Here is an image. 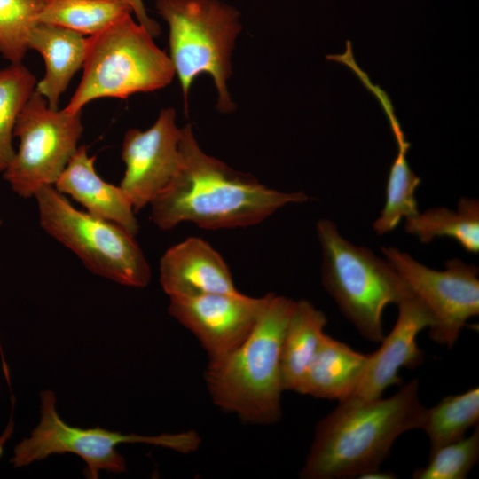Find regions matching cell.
Returning a JSON list of instances; mask_svg holds the SVG:
<instances>
[{"label":"cell","instance_id":"obj_1","mask_svg":"<svg viewBox=\"0 0 479 479\" xmlns=\"http://www.w3.org/2000/svg\"><path fill=\"white\" fill-rule=\"evenodd\" d=\"M181 164L170 184L151 202L150 218L161 230L190 222L216 230L257 224L278 209L302 203L303 192L269 188L200 147L190 124L181 128Z\"/></svg>","mask_w":479,"mask_h":479},{"label":"cell","instance_id":"obj_2","mask_svg":"<svg viewBox=\"0 0 479 479\" xmlns=\"http://www.w3.org/2000/svg\"><path fill=\"white\" fill-rule=\"evenodd\" d=\"M413 379L393 396L371 401L346 399L317 425L299 476L344 479L379 469L397 438L421 428L426 407Z\"/></svg>","mask_w":479,"mask_h":479},{"label":"cell","instance_id":"obj_3","mask_svg":"<svg viewBox=\"0 0 479 479\" xmlns=\"http://www.w3.org/2000/svg\"><path fill=\"white\" fill-rule=\"evenodd\" d=\"M294 303L269 293L247 339L224 358L208 362L204 379L216 406L251 424L270 425L281 419V344Z\"/></svg>","mask_w":479,"mask_h":479},{"label":"cell","instance_id":"obj_4","mask_svg":"<svg viewBox=\"0 0 479 479\" xmlns=\"http://www.w3.org/2000/svg\"><path fill=\"white\" fill-rule=\"evenodd\" d=\"M316 232L325 289L361 336L381 342L385 308L397 305L412 290L387 259L343 238L332 221L318 220Z\"/></svg>","mask_w":479,"mask_h":479},{"label":"cell","instance_id":"obj_5","mask_svg":"<svg viewBox=\"0 0 479 479\" xmlns=\"http://www.w3.org/2000/svg\"><path fill=\"white\" fill-rule=\"evenodd\" d=\"M80 83L65 107L71 113L102 98H126L166 87L176 73L153 37L130 13L102 32L88 37Z\"/></svg>","mask_w":479,"mask_h":479},{"label":"cell","instance_id":"obj_6","mask_svg":"<svg viewBox=\"0 0 479 479\" xmlns=\"http://www.w3.org/2000/svg\"><path fill=\"white\" fill-rule=\"evenodd\" d=\"M156 9L169 26L170 60L178 77L187 112L192 84L209 75L217 90V108L233 110L227 81L231 55L241 25L239 12L218 0H156Z\"/></svg>","mask_w":479,"mask_h":479},{"label":"cell","instance_id":"obj_7","mask_svg":"<svg viewBox=\"0 0 479 479\" xmlns=\"http://www.w3.org/2000/svg\"><path fill=\"white\" fill-rule=\"evenodd\" d=\"M34 198L43 230L91 272L127 287L142 288L149 284L150 265L134 235L75 208L53 185L43 186Z\"/></svg>","mask_w":479,"mask_h":479},{"label":"cell","instance_id":"obj_8","mask_svg":"<svg viewBox=\"0 0 479 479\" xmlns=\"http://www.w3.org/2000/svg\"><path fill=\"white\" fill-rule=\"evenodd\" d=\"M40 397L39 423L29 436L14 447L10 459L14 467L27 466L53 454L73 453L86 463V475L96 479L101 470L111 473L126 471L125 459L116 450L119 444H148L187 454L195 452L201 443L199 434L193 430L142 436L122 434L99 427H73L59 415L53 391L44 390Z\"/></svg>","mask_w":479,"mask_h":479},{"label":"cell","instance_id":"obj_9","mask_svg":"<svg viewBox=\"0 0 479 479\" xmlns=\"http://www.w3.org/2000/svg\"><path fill=\"white\" fill-rule=\"evenodd\" d=\"M81 114L51 109L43 97L33 92L14 127L19 148L3 172L14 193L34 198L43 186H54L78 148L83 131Z\"/></svg>","mask_w":479,"mask_h":479},{"label":"cell","instance_id":"obj_10","mask_svg":"<svg viewBox=\"0 0 479 479\" xmlns=\"http://www.w3.org/2000/svg\"><path fill=\"white\" fill-rule=\"evenodd\" d=\"M381 250L430 311L431 340L451 349L467 320L479 314L478 267L454 258L444 263V270L436 271L397 247Z\"/></svg>","mask_w":479,"mask_h":479},{"label":"cell","instance_id":"obj_11","mask_svg":"<svg viewBox=\"0 0 479 479\" xmlns=\"http://www.w3.org/2000/svg\"><path fill=\"white\" fill-rule=\"evenodd\" d=\"M180 137L173 108L162 109L149 129H130L125 133L122 146L125 171L120 186L136 213L150 205L177 174Z\"/></svg>","mask_w":479,"mask_h":479},{"label":"cell","instance_id":"obj_12","mask_svg":"<svg viewBox=\"0 0 479 479\" xmlns=\"http://www.w3.org/2000/svg\"><path fill=\"white\" fill-rule=\"evenodd\" d=\"M268 296L251 297L238 292L169 298L168 311L198 339L209 362H216L247 339Z\"/></svg>","mask_w":479,"mask_h":479},{"label":"cell","instance_id":"obj_13","mask_svg":"<svg viewBox=\"0 0 479 479\" xmlns=\"http://www.w3.org/2000/svg\"><path fill=\"white\" fill-rule=\"evenodd\" d=\"M397 306L398 315L392 330L384 335L381 347L369 354L360 382L347 399H378L389 387L401 384L402 367L414 369L424 361V353L418 347L416 338L423 329L434 326V318L413 293Z\"/></svg>","mask_w":479,"mask_h":479},{"label":"cell","instance_id":"obj_14","mask_svg":"<svg viewBox=\"0 0 479 479\" xmlns=\"http://www.w3.org/2000/svg\"><path fill=\"white\" fill-rule=\"evenodd\" d=\"M160 283L169 298L240 292L221 255L206 240L189 237L170 247L159 266Z\"/></svg>","mask_w":479,"mask_h":479},{"label":"cell","instance_id":"obj_15","mask_svg":"<svg viewBox=\"0 0 479 479\" xmlns=\"http://www.w3.org/2000/svg\"><path fill=\"white\" fill-rule=\"evenodd\" d=\"M95 159L85 145L78 146L54 187L83 206L88 213L116 224L136 236L139 224L130 200L120 185L99 177Z\"/></svg>","mask_w":479,"mask_h":479},{"label":"cell","instance_id":"obj_16","mask_svg":"<svg viewBox=\"0 0 479 479\" xmlns=\"http://www.w3.org/2000/svg\"><path fill=\"white\" fill-rule=\"evenodd\" d=\"M28 48L39 52L45 73L35 90L43 97L51 109L59 108L61 95L85 62L88 38L71 29L38 22L33 28Z\"/></svg>","mask_w":479,"mask_h":479},{"label":"cell","instance_id":"obj_17","mask_svg":"<svg viewBox=\"0 0 479 479\" xmlns=\"http://www.w3.org/2000/svg\"><path fill=\"white\" fill-rule=\"evenodd\" d=\"M369 354L325 334L298 393L342 402L357 388Z\"/></svg>","mask_w":479,"mask_h":479},{"label":"cell","instance_id":"obj_18","mask_svg":"<svg viewBox=\"0 0 479 479\" xmlns=\"http://www.w3.org/2000/svg\"><path fill=\"white\" fill-rule=\"evenodd\" d=\"M327 318L307 300L295 301L281 344L284 391H299L307 370L326 334Z\"/></svg>","mask_w":479,"mask_h":479},{"label":"cell","instance_id":"obj_19","mask_svg":"<svg viewBox=\"0 0 479 479\" xmlns=\"http://www.w3.org/2000/svg\"><path fill=\"white\" fill-rule=\"evenodd\" d=\"M404 229L422 243H429L439 237H448L456 240L467 252L478 254V200L461 197L456 210L439 207L419 212L405 219Z\"/></svg>","mask_w":479,"mask_h":479},{"label":"cell","instance_id":"obj_20","mask_svg":"<svg viewBox=\"0 0 479 479\" xmlns=\"http://www.w3.org/2000/svg\"><path fill=\"white\" fill-rule=\"evenodd\" d=\"M131 12L124 0H48L37 20L91 36Z\"/></svg>","mask_w":479,"mask_h":479},{"label":"cell","instance_id":"obj_21","mask_svg":"<svg viewBox=\"0 0 479 479\" xmlns=\"http://www.w3.org/2000/svg\"><path fill=\"white\" fill-rule=\"evenodd\" d=\"M479 421V388L447 396L427 408L421 429L428 436L430 452L465 436Z\"/></svg>","mask_w":479,"mask_h":479},{"label":"cell","instance_id":"obj_22","mask_svg":"<svg viewBox=\"0 0 479 479\" xmlns=\"http://www.w3.org/2000/svg\"><path fill=\"white\" fill-rule=\"evenodd\" d=\"M410 145L408 141L397 145L398 152L387 180L385 204L380 216L373 224L377 234L393 231L403 218L412 217L419 213L415 191L420 178L412 170L406 159Z\"/></svg>","mask_w":479,"mask_h":479},{"label":"cell","instance_id":"obj_23","mask_svg":"<svg viewBox=\"0 0 479 479\" xmlns=\"http://www.w3.org/2000/svg\"><path fill=\"white\" fill-rule=\"evenodd\" d=\"M35 76L21 63L0 69V173L14 157L13 131L19 114L33 94Z\"/></svg>","mask_w":479,"mask_h":479},{"label":"cell","instance_id":"obj_24","mask_svg":"<svg viewBox=\"0 0 479 479\" xmlns=\"http://www.w3.org/2000/svg\"><path fill=\"white\" fill-rule=\"evenodd\" d=\"M48 0H0V54L21 63L38 15Z\"/></svg>","mask_w":479,"mask_h":479},{"label":"cell","instance_id":"obj_25","mask_svg":"<svg viewBox=\"0 0 479 479\" xmlns=\"http://www.w3.org/2000/svg\"><path fill=\"white\" fill-rule=\"evenodd\" d=\"M479 459V427L468 436L430 452L428 463L414 470V479H464Z\"/></svg>","mask_w":479,"mask_h":479},{"label":"cell","instance_id":"obj_26","mask_svg":"<svg viewBox=\"0 0 479 479\" xmlns=\"http://www.w3.org/2000/svg\"><path fill=\"white\" fill-rule=\"evenodd\" d=\"M131 9V12L137 17L138 23L143 26L147 32L153 36H157L160 34V27L158 23L149 18L142 0H124Z\"/></svg>","mask_w":479,"mask_h":479},{"label":"cell","instance_id":"obj_27","mask_svg":"<svg viewBox=\"0 0 479 479\" xmlns=\"http://www.w3.org/2000/svg\"><path fill=\"white\" fill-rule=\"evenodd\" d=\"M358 478L363 479H394L397 478L396 474L389 471H381L379 469H375L370 472H367L362 475H360Z\"/></svg>","mask_w":479,"mask_h":479},{"label":"cell","instance_id":"obj_28","mask_svg":"<svg viewBox=\"0 0 479 479\" xmlns=\"http://www.w3.org/2000/svg\"><path fill=\"white\" fill-rule=\"evenodd\" d=\"M12 430H13V423H12V420H11L9 425L7 426L5 430L3 432V434L0 436V456L3 452L4 444L12 434Z\"/></svg>","mask_w":479,"mask_h":479},{"label":"cell","instance_id":"obj_29","mask_svg":"<svg viewBox=\"0 0 479 479\" xmlns=\"http://www.w3.org/2000/svg\"><path fill=\"white\" fill-rule=\"evenodd\" d=\"M2 223L3 221H2V218L0 217V226L2 225Z\"/></svg>","mask_w":479,"mask_h":479}]
</instances>
